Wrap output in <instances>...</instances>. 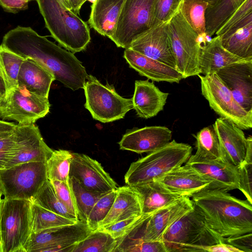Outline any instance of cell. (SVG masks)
<instances>
[{
    "label": "cell",
    "instance_id": "e0dca14e",
    "mask_svg": "<svg viewBox=\"0 0 252 252\" xmlns=\"http://www.w3.org/2000/svg\"><path fill=\"white\" fill-rule=\"evenodd\" d=\"M215 73L238 103L252 111V58L233 62Z\"/></svg>",
    "mask_w": 252,
    "mask_h": 252
},
{
    "label": "cell",
    "instance_id": "74e56055",
    "mask_svg": "<svg viewBox=\"0 0 252 252\" xmlns=\"http://www.w3.org/2000/svg\"><path fill=\"white\" fill-rule=\"evenodd\" d=\"M208 3L201 0H182L179 11L198 35L206 33L205 13Z\"/></svg>",
    "mask_w": 252,
    "mask_h": 252
},
{
    "label": "cell",
    "instance_id": "44dd1931",
    "mask_svg": "<svg viewBox=\"0 0 252 252\" xmlns=\"http://www.w3.org/2000/svg\"><path fill=\"white\" fill-rule=\"evenodd\" d=\"M172 131L163 126H145L126 132L119 142L120 149L138 154L152 152L167 144Z\"/></svg>",
    "mask_w": 252,
    "mask_h": 252
},
{
    "label": "cell",
    "instance_id": "d6a6232c",
    "mask_svg": "<svg viewBox=\"0 0 252 252\" xmlns=\"http://www.w3.org/2000/svg\"><path fill=\"white\" fill-rule=\"evenodd\" d=\"M78 221L64 217L31 202V224L32 232H36L50 228L72 224Z\"/></svg>",
    "mask_w": 252,
    "mask_h": 252
},
{
    "label": "cell",
    "instance_id": "603a6c76",
    "mask_svg": "<svg viewBox=\"0 0 252 252\" xmlns=\"http://www.w3.org/2000/svg\"><path fill=\"white\" fill-rule=\"evenodd\" d=\"M124 57L130 67L153 81L178 83L183 79L174 68L130 48L125 49Z\"/></svg>",
    "mask_w": 252,
    "mask_h": 252
},
{
    "label": "cell",
    "instance_id": "8992f818",
    "mask_svg": "<svg viewBox=\"0 0 252 252\" xmlns=\"http://www.w3.org/2000/svg\"><path fill=\"white\" fill-rule=\"evenodd\" d=\"M31 202L1 199L0 239L2 252H23L31 232Z\"/></svg>",
    "mask_w": 252,
    "mask_h": 252
},
{
    "label": "cell",
    "instance_id": "5b68a950",
    "mask_svg": "<svg viewBox=\"0 0 252 252\" xmlns=\"http://www.w3.org/2000/svg\"><path fill=\"white\" fill-rule=\"evenodd\" d=\"M161 240L166 252H204V248L221 242L193 208L172 224Z\"/></svg>",
    "mask_w": 252,
    "mask_h": 252
},
{
    "label": "cell",
    "instance_id": "1f68e13d",
    "mask_svg": "<svg viewBox=\"0 0 252 252\" xmlns=\"http://www.w3.org/2000/svg\"><path fill=\"white\" fill-rule=\"evenodd\" d=\"M193 136L196 139V152L192 156L195 158L206 160L222 159L219 140L213 126L204 127Z\"/></svg>",
    "mask_w": 252,
    "mask_h": 252
},
{
    "label": "cell",
    "instance_id": "f6af8a7d",
    "mask_svg": "<svg viewBox=\"0 0 252 252\" xmlns=\"http://www.w3.org/2000/svg\"><path fill=\"white\" fill-rule=\"evenodd\" d=\"M239 175V189L247 200L252 204V163L243 161L238 166Z\"/></svg>",
    "mask_w": 252,
    "mask_h": 252
},
{
    "label": "cell",
    "instance_id": "e575fe53",
    "mask_svg": "<svg viewBox=\"0 0 252 252\" xmlns=\"http://www.w3.org/2000/svg\"><path fill=\"white\" fill-rule=\"evenodd\" d=\"M117 243L108 233L97 228L79 242L72 252H113Z\"/></svg>",
    "mask_w": 252,
    "mask_h": 252
},
{
    "label": "cell",
    "instance_id": "9a60e30c",
    "mask_svg": "<svg viewBox=\"0 0 252 252\" xmlns=\"http://www.w3.org/2000/svg\"><path fill=\"white\" fill-rule=\"evenodd\" d=\"M15 132L14 153L5 168L25 162L47 161L53 150L45 143L36 125L17 124Z\"/></svg>",
    "mask_w": 252,
    "mask_h": 252
},
{
    "label": "cell",
    "instance_id": "cb8c5ba5",
    "mask_svg": "<svg viewBox=\"0 0 252 252\" xmlns=\"http://www.w3.org/2000/svg\"><path fill=\"white\" fill-rule=\"evenodd\" d=\"M169 94L161 91L153 82L136 80L133 96V109L137 115L148 119L156 116L163 109Z\"/></svg>",
    "mask_w": 252,
    "mask_h": 252
},
{
    "label": "cell",
    "instance_id": "f1b7e54d",
    "mask_svg": "<svg viewBox=\"0 0 252 252\" xmlns=\"http://www.w3.org/2000/svg\"><path fill=\"white\" fill-rule=\"evenodd\" d=\"M131 187L140 196L143 216L150 215L183 197L171 192L156 180Z\"/></svg>",
    "mask_w": 252,
    "mask_h": 252
},
{
    "label": "cell",
    "instance_id": "4dcf8cb0",
    "mask_svg": "<svg viewBox=\"0 0 252 252\" xmlns=\"http://www.w3.org/2000/svg\"><path fill=\"white\" fill-rule=\"evenodd\" d=\"M239 6L231 0H216L209 3L205 13L206 34L212 37Z\"/></svg>",
    "mask_w": 252,
    "mask_h": 252
},
{
    "label": "cell",
    "instance_id": "ab89813d",
    "mask_svg": "<svg viewBox=\"0 0 252 252\" xmlns=\"http://www.w3.org/2000/svg\"><path fill=\"white\" fill-rule=\"evenodd\" d=\"M117 189L103 195L94 204L88 216L87 224L92 230L97 229L111 209Z\"/></svg>",
    "mask_w": 252,
    "mask_h": 252
},
{
    "label": "cell",
    "instance_id": "d4e9b609",
    "mask_svg": "<svg viewBox=\"0 0 252 252\" xmlns=\"http://www.w3.org/2000/svg\"><path fill=\"white\" fill-rule=\"evenodd\" d=\"M220 36L227 51L241 59L252 58V13Z\"/></svg>",
    "mask_w": 252,
    "mask_h": 252
},
{
    "label": "cell",
    "instance_id": "7bdbcfd3",
    "mask_svg": "<svg viewBox=\"0 0 252 252\" xmlns=\"http://www.w3.org/2000/svg\"><path fill=\"white\" fill-rule=\"evenodd\" d=\"M125 252H166L162 240L143 241L136 238H130L126 243Z\"/></svg>",
    "mask_w": 252,
    "mask_h": 252
},
{
    "label": "cell",
    "instance_id": "f907efd6",
    "mask_svg": "<svg viewBox=\"0 0 252 252\" xmlns=\"http://www.w3.org/2000/svg\"><path fill=\"white\" fill-rule=\"evenodd\" d=\"M204 252H241V251L229 244L221 242L206 247L204 248Z\"/></svg>",
    "mask_w": 252,
    "mask_h": 252
},
{
    "label": "cell",
    "instance_id": "11a10c76",
    "mask_svg": "<svg viewBox=\"0 0 252 252\" xmlns=\"http://www.w3.org/2000/svg\"><path fill=\"white\" fill-rule=\"evenodd\" d=\"M201 0L206 1L209 4V3H212V2L216 1V0Z\"/></svg>",
    "mask_w": 252,
    "mask_h": 252
},
{
    "label": "cell",
    "instance_id": "9f6ffc18",
    "mask_svg": "<svg viewBox=\"0 0 252 252\" xmlns=\"http://www.w3.org/2000/svg\"><path fill=\"white\" fill-rule=\"evenodd\" d=\"M2 195V193L1 189V188L0 187V199H1Z\"/></svg>",
    "mask_w": 252,
    "mask_h": 252
},
{
    "label": "cell",
    "instance_id": "d590c367",
    "mask_svg": "<svg viewBox=\"0 0 252 252\" xmlns=\"http://www.w3.org/2000/svg\"><path fill=\"white\" fill-rule=\"evenodd\" d=\"M68 183L73 193L78 220L86 223L93 207L104 194L96 193L87 189L73 177H69Z\"/></svg>",
    "mask_w": 252,
    "mask_h": 252
},
{
    "label": "cell",
    "instance_id": "ffe728a7",
    "mask_svg": "<svg viewBox=\"0 0 252 252\" xmlns=\"http://www.w3.org/2000/svg\"><path fill=\"white\" fill-rule=\"evenodd\" d=\"M212 126L219 140L222 159L239 166L244 160L247 148V138L243 129L221 117L217 118Z\"/></svg>",
    "mask_w": 252,
    "mask_h": 252
},
{
    "label": "cell",
    "instance_id": "c3c4849f",
    "mask_svg": "<svg viewBox=\"0 0 252 252\" xmlns=\"http://www.w3.org/2000/svg\"><path fill=\"white\" fill-rule=\"evenodd\" d=\"M221 242L233 246L241 252H252V232L223 238Z\"/></svg>",
    "mask_w": 252,
    "mask_h": 252
},
{
    "label": "cell",
    "instance_id": "484cf974",
    "mask_svg": "<svg viewBox=\"0 0 252 252\" xmlns=\"http://www.w3.org/2000/svg\"><path fill=\"white\" fill-rule=\"evenodd\" d=\"M142 215V204L138 193L128 185L119 187L110 210L98 228Z\"/></svg>",
    "mask_w": 252,
    "mask_h": 252
},
{
    "label": "cell",
    "instance_id": "7dc6e473",
    "mask_svg": "<svg viewBox=\"0 0 252 252\" xmlns=\"http://www.w3.org/2000/svg\"><path fill=\"white\" fill-rule=\"evenodd\" d=\"M15 144V129L10 135L0 140V170L5 168L14 153Z\"/></svg>",
    "mask_w": 252,
    "mask_h": 252
},
{
    "label": "cell",
    "instance_id": "7c38bea8",
    "mask_svg": "<svg viewBox=\"0 0 252 252\" xmlns=\"http://www.w3.org/2000/svg\"><path fill=\"white\" fill-rule=\"evenodd\" d=\"M92 231L86 222L78 220L74 224L32 232L23 252H72L76 245Z\"/></svg>",
    "mask_w": 252,
    "mask_h": 252
},
{
    "label": "cell",
    "instance_id": "836d02e7",
    "mask_svg": "<svg viewBox=\"0 0 252 252\" xmlns=\"http://www.w3.org/2000/svg\"><path fill=\"white\" fill-rule=\"evenodd\" d=\"M25 58L0 46V76L4 83L5 94L18 86V75Z\"/></svg>",
    "mask_w": 252,
    "mask_h": 252
},
{
    "label": "cell",
    "instance_id": "6da1fadb",
    "mask_svg": "<svg viewBox=\"0 0 252 252\" xmlns=\"http://www.w3.org/2000/svg\"><path fill=\"white\" fill-rule=\"evenodd\" d=\"M1 45L25 59L37 62L65 87L83 89L88 77L86 69L72 52L38 34L30 27L18 26L3 36Z\"/></svg>",
    "mask_w": 252,
    "mask_h": 252
},
{
    "label": "cell",
    "instance_id": "681fc988",
    "mask_svg": "<svg viewBox=\"0 0 252 252\" xmlns=\"http://www.w3.org/2000/svg\"><path fill=\"white\" fill-rule=\"evenodd\" d=\"M32 0H0V5L5 11L15 13L27 9Z\"/></svg>",
    "mask_w": 252,
    "mask_h": 252
},
{
    "label": "cell",
    "instance_id": "f546056e",
    "mask_svg": "<svg viewBox=\"0 0 252 252\" xmlns=\"http://www.w3.org/2000/svg\"><path fill=\"white\" fill-rule=\"evenodd\" d=\"M241 59L227 51L221 44L220 36H216L202 47L200 59V74L215 73L218 70Z\"/></svg>",
    "mask_w": 252,
    "mask_h": 252
},
{
    "label": "cell",
    "instance_id": "f5cc1de1",
    "mask_svg": "<svg viewBox=\"0 0 252 252\" xmlns=\"http://www.w3.org/2000/svg\"><path fill=\"white\" fill-rule=\"evenodd\" d=\"M62 4L67 9L71 10V7L68 0H59Z\"/></svg>",
    "mask_w": 252,
    "mask_h": 252
},
{
    "label": "cell",
    "instance_id": "9c48e42d",
    "mask_svg": "<svg viewBox=\"0 0 252 252\" xmlns=\"http://www.w3.org/2000/svg\"><path fill=\"white\" fill-rule=\"evenodd\" d=\"M48 179L46 162L31 161L0 170L4 198L31 202Z\"/></svg>",
    "mask_w": 252,
    "mask_h": 252
},
{
    "label": "cell",
    "instance_id": "680465c9",
    "mask_svg": "<svg viewBox=\"0 0 252 252\" xmlns=\"http://www.w3.org/2000/svg\"><path fill=\"white\" fill-rule=\"evenodd\" d=\"M1 199H0V206H1Z\"/></svg>",
    "mask_w": 252,
    "mask_h": 252
},
{
    "label": "cell",
    "instance_id": "f35d334b",
    "mask_svg": "<svg viewBox=\"0 0 252 252\" xmlns=\"http://www.w3.org/2000/svg\"><path fill=\"white\" fill-rule=\"evenodd\" d=\"M72 153L65 150H53L46 162L48 179L68 182Z\"/></svg>",
    "mask_w": 252,
    "mask_h": 252
},
{
    "label": "cell",
    "instance_id": "4316f807",
    "mask_svg": "<svg viewBox=\"0 0 252 252\" xmlns=\"http://www.w3.org/2000/svg\"><path fill=\"white\" fill-rule=\"evenodd\" d=\"M125 0H94L88 23L91 28L109 38L115 28Z\"/></svg>",
    "mask_w": 252,
    "mask_h": 252
},
{
    "label": "cell",
    "instance_id": "db71d44e",
    "mask_svg": "<svg viewBox=\"0 0 252 252\" xmlns=\"http://www.w3.org/2000/svg\"><path fill=\"white\" fill-rule=\"evenodd\" d=\"M236 5L239 6H240L245 0H231Z\"/></svg>",
    "mask_w": 252,
    "mask_h": 252
},
{
    "label": "cell",
    "instance_id": "30bf717a",
    "mask_svg": "<svg viewBox=\"0 0 252 252\" xmlns=\"http://www.w3.org/2000/svg\"><path fill=\"white\" fill-rule=\"evenodd\" d=\"M198 76L200 80L202 95L220 117L230 121L243 130L252 127V111H246L238 103L216 73L198 74Z\"/></svg>",
    "mask_w": 252,
    "mask_h": 252
},
{
    "label": "cell",
    "instance_id": "ba28073f",
    "mask_svg": "<svg viewBox=\"0 0 252 252\" xmlns=\"http://www.w3.org/2000/svg\"><path fill=\"white\" fill-rule=\"evenodd\" d=\"M83 89L86 97L85 107L93 118L102 123L123 119L133 109L132 98L120 95L112 85L101 83L92 75H88Z\"/></svg>",
    "mask_w": 252,
    "mask_h": 252
},
{
    "label": "cell",
    "instance_id": "8fae6325",
    "mask_svg": "<svg viewBox=\"0 0 252 252\" xmlns=\"http://www.w3.org/2000/svg\"><path fill=\"white\" fill-rule=\"evenodd\" d=\"M155 0H125L110 39L118 47L128 48L140 34L154 25Z\"/></svg>",
    "mask_w": 252,
    "mask_h": 252
},
{
    "label": "cell",
    "instance_id": "52a82bcc",
    "mask_svg": "<svg viewBox=\"0 0 252 252\" xmlns=\"http://www.w3.org/2000/svg\"><path fill=\"white\" fill-rule=\"evenodd\" d=\"M176 69L183 79L200 74L199 59L202 46L198 35L187 23L179 10L167 23Z\"/></svg>",
    "mask_w": 252,
    "mask_h": 252
},
{
    "label": "cell",
    "instance_id": "2e32d148",
    "mask_svg": "<svg viewBox=\"0 0 252 252\" xmlns=\"http://www.w3.org/2000/svg\"><path fill=\"white\" fill-rule=\"evenodd\" d=\"M69 177H74L87 189L105 194L118 188L101 164L87 155L72 153Z\"/></svg>",
    "mask_w": 252,
    "mask_h": 252
},
{
    "label": "cell",
    "instance_id": "b9f144b4",
    "mask_svg": "<svg viewBox=\"0 0 252 252\" xmlns=\"http://www.w3.org/2000/svg\"><path fill=\"white\" fill-rule=\"evenodd\" d=\"M149 216L150 215H142L139 217L129 218L98 228L105 231L117 240L126 236L135 226Z\"/></svg>",
    "mask_w": 252,
    "mask_h": 252
},
{
    "label": "cell",
    "instance_id": "ac0fdd59",
    "mask_svg": "<svg viewBox=\"0 0 252 252\" xmlns=\"http://www.w3.org/2000/svg\"><path fill=\"white\" fill-rule=\"evenodd\" d=\"M168 22L155 25L141 33L132 41L128 48L176 69L168 32Z\"/></svg>",
    "mask_w": 252,
    "mask_h": 252
},
{
    "label": "cell",
    "instance_id": "4fadbf2b",
    "mask_svg": "<svg viewBox=\"0 0 252 252\" xmlns=\"http://www.w3.org/2000/svg\"><path fill=\"white\" fill-rule=\"evenodd\" d=\"M48 97L33 94L22 85L6 94L0 106V118L20 125L34 124L50 111Z\"/></svg>",
    "mask_w": 252,
    "mask_h": 252
},
{
    "label": "cell",
    "instance_id": "277c9868",
    "mask_svg": "<svg viewBox=\"0 0 252 252\" xmlns=\"http://www.w3.org/2000/svg\"><path fill=\"white\" fill-rule=\"evenodd\" d=\"M192 151L189 145L173 140L131 163L125 176V183L132 186L156 180L186 163Z\"/></svg>",
    "mask_w": 252,
    "mask_h": 252
},
{
    "label": "cell",
    "instance_id": "8d00e7d4",
    "mask_svg": "<svg viewBox=\"0 0 252 252\" xmlns=\"http://www.w3.org/2000/svg\"><path fill=\"white\" fill-rule=\"evenodd\" d=\"M32 202L64 217L79 220L59 199L51 181L47 179Z\"/></svg>",
    "mask_w": 252,
    "mask_h": 252
},
{
    "label": "cell",
    "instance_id": "6f0895ef",
    "mask_svg": "<svg viewBox=\"0 0 252 252\" xmlns=\"http://www.w3.org/2000/svg\"><path fill=\"white\" fill-rule=\"evenodd\" d=\"M2 100L0 98V106L2 104Z\"/></svg>",
    "mask_w": 252,
    "mask_h": 252
},
{
    "label": "cell",
    "instance_id": "816d5d0a",
    "mask_svg": "<svg viewBox=\"0 0 252 252\" xmlns=\"http://www.w3.org/2000/svg\"><path fill=\"white\" fill-rule=\"evenodd\" d=\"M71 10L79 15L80 9L84 3L88 0H68Z\"/></svg>",
    "mask_w": 252,
    "mask_h": 252
},
{
    "label": "cell",
    "instance_id": "bcb514c9",
    "mask_svg": "<svg viewBox=\"0 0 252 252\" xmlns=\"http://www.w3.org/2000/svg\"><path fill=\"white\" fill-rule=\"evenodd\" d=\"M251 13H252V0H245L215 34L217 36L221 35Z\"/></svg>",
    "mask_w": 252,
    "mask_h": 252
},
{
    "label": "cell",
    "instance_id": "5bb4252c",
    "mask_svg": "<svg viewBox=\"0 0 252 252\" xmlns=\"http://www.w3.org/2000/svg\"><path fill=\"white\" fill-rule=\"evenodd\" d=\"M193 208L190 197L183 196L153 213L126 235L143 241L160 240L163 234L172 224Z\"/></svg>",
    "mask_w": 252,
    "mask_h": 252
},
{
    "label": "cell",
    "instance_id": "7a4b0ae2",
    "mask_svg": "<svg viewBox=\"0 0 252 252\" xmlns=\"http://www.w3.org/2000/svg\"><path fill=\"white\" fill-rule=\"evenodd\" d=\"M191 197L194 209L221 239L252 232V204L247 200L222 190L207 189Z\"/></svg>",
    "mask_w": 252,
    "mask_h": 252
},
{
    "label": "cell",
    "instance_id": "60d3db41",
    "mask_svg": "<svg viewBox=\"0 0 252 252\" xmlns=\"http://www.w3.org/2000/svg\"><path fill=\"white\" fill-rule=\"evenodd\" d=\"M182 0H155L154 26L168 22L178 11Z\"/></svg>",
    "mask_w": 252,
    "mask_h": 252
},
{
    "label": "cell",
    "instance_id": "ee69618b",
    "mask_svg": "<svg viewBox=\"0 0 252 252\" xmlns=\"http://www.w3.org/2000/svg\"><path fill=\"white\" fill-rule=\"evenodd\" d=\"M50 181L54 188L56 194L59 199L78 218L77 212L73 193L68 182L58 180Z\"/></svg>",
    "mask_w": 252,
    "mask_h": 252
},
{
    "label": "cell",
    "instance_id": "83f0119b",
    "mask_svg": "<svg viewBox=\"0 0 252 252\" xmlns=\"http://www.w3.org/2000/svg\"><path fill=\"white\" fill-rule=\"evenodd\" d=\"M53 74L34 60L26 58L21 64L18 75V85L37 95L48 97Z\"/></svg>",
    "mask_w": 252,
    "mask_h": 252
},
{
    "label": "cell",
    "instance_id": "3957f363",
    "mask_svg": "<svg viewBox=\"0 0 252 252\" xmlns=\"http://www.w3.org/2000/svg\"><path fill=\"white\" fill-rule=\"evenodd\" d=\"M46 28L61 46L75 53L85 50L91 37L88 25L59 0H35Z\"/></svg>",
    "mask_w": 252,
    "mask_h": 252
},
{
    "label": "cell",
    "instance_id": "7402d4cb",
    "mask_svg": "<svg viewBox=\"0 0 252 252\" xmlns=\"http://www.w3.org/2000/svg\"><path fill=\"white\" fill-rule=\"evenodd\" d=\"M171 192L181 196L191 197L207 189L211 182L198 171L186 163L154 180Z\"/></svg>",
    "mask_w": 252,
    "mask_h": 252
},
{
    "label": "cell",
    "instance_id": "d6986e66",
    "mask_svg": "<svg viewBox=\"0 0 252 252\" xmlns=\"http://www.w3.org/2000/svg\"><path fill=\"white\" fill-rule=\"evenodd\" d=\"M186 163L211 182L207 189H220L228 192L239 189L238 167L224 160H201L191 155Z\"/></svg>",
    "mask_w": 252,
    "mask_h": 252
}]
</instances>
